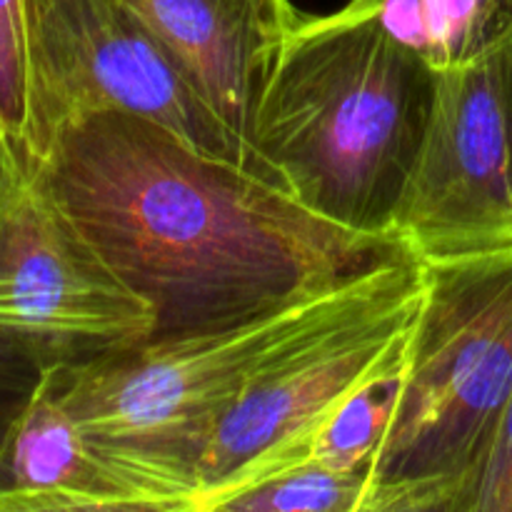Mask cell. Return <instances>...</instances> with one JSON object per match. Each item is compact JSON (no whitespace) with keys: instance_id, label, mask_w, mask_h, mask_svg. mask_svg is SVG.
Returning <instances> with one entry per match:
<instances>
[{"instance_id":"obj_13","label":"cell","mask_w":512,"mask_h":512,"mask_svg":"<svg viewBox=\"0 0 512 512\" xmlns=\"http://www.w3.org/2000/svg\"><path fill=\"white\" fill-rule=\"evenodd\" d=\"M403 365L405 355L353 390L315 435L308 458L340 468H373L398 403Z\"/></svg>"},{"instance_id":"obj_12","label":"cell","mask_w":512,"mask_h":512,"mask_svg":"<svg viewBox=\"0 0 512 512\" xmlns=\"http://www.w3.org/2000/svg\"><path fill=\"white\" fill-rule=\"evenodd\" d=\"M373 468H340L305 458L240 493L218 512H365Z\"/></svg>"},{"instance_id":"obj_17","label":"cell","mask_w":512,"mask_h":512,"mask_svg":"<svg viewBox=\"0 0 512 512\" xmlns=\"http://www.w3.org/2000/svg\"><path fill=\"white\" fill-rule=\"evenodd\" d=\"M25 173H28V170H25L18 150L13 148L8 133H5L3 125H0V198L8 195L10 190L25 178Z\"/></svg>"},{"instance_id":"obj_8","label":"cell","mask_w":512,"mask_h":512,"mask_svg":"<svg viewBox=\"0 0 512 512\" xmlns=\"http://www.w3.org/2000/svg\"><path fill=\"white\" fill-rule=\"evenodd\" d=\"M153 310L25 178L0 198V333L70 365L150 340Z\"/></svg>"},{"instance_id":"obj_4","label":"cell","mask_w":512,"mask_h":512,"mask_svg":"<svg viewBox=\"0 0 512 512\" xmlns=\"http://www.w3.org/2000/svg\"><path fill=\"white\" fill-rule=\"evenodd\" d=\"M420 263L423 300L365 512H458L512 395V245Z\"/></svg>"},{"instance_id":"obj_10","label":"cell","mask_w":512,"mask_h":512,"mask_svg":"<svg viewBox=\"0 0 512 512\" xmlns=\"http://www.w3.org/2000/svg\"><path fill=\"white\" fill-rule=\"evenodd\" d=\"M60 510L150 508L65 408L48 365L0 445V512Z\"/></svg>"},{"instance_id":"obj_2","label":"cell","mask_w":512,"mask_h":512,"mask_svg":"<svg viewBox=\"0 0 512 512\" xmlns=\"http://www.w3.org/2000/svg\"><path fill=\"white\" fill-rule=\"evenodd\" d=\"M438 70L345 5L295 25L255 105L250 170L320 218L395 235Z\"/></svg>"},{"instance_id":"obj_7","label":"cell","mask_w":512,"mask_h":512,"mask_svg":"<svg viewBox=\"0 0 512 512\" xmlns=\"http://www.w3.org/2000/svg\"><path fill=\"white\" fill-rule=\"evenodd\" d=\"M508 35L473 63L438 70L423 143L395 215V235L418 258L512 245Z\"/></svg>"},{"instance_id":"obj_16","label":"cell","mask_w":512,"mask_h":512,"mask_svg":"<svg viewBox=\"0 0 512 512\" xmlns=\"http://www.w3.org/2000/svg\"><path fill=\"white\" fill-rule=\"evenodd\" d=\"M45 365L10 335L0 333V445L15 423Z\"/></svg>"},{"instance_id":"obj_15","label":"cell","mask_w":512,"mask_h":512,"mask_svg":"<svg viewBox=\"0 0 512 512\" xmlns=\"http://www.w3.org/2000/svg\"><path fill=\"white\" fill-rule=\"evenodd\" d=\"M458 512H512V395L493 445Z\"/></svg>"},{"instance_id":"obj_3","label":"cell","mask_w":512,"mask_h":512,"mask_svg":"<svg viewBox=\"0 0 512 512\" xmlns=\"http://www.w3.org/2000/svg\"><path fill=\"white\" fill-rule=\"evenodd\" d=\"M418 260L403 253L370 273L233 328L145 340L85 363L50 365L65 408L150 510L198 512L210 433L258 375L313 335L378 298Z\"/></svg>"},{"instance_id":"obj_1","label":"cell","mask_w":512,"mask_h":512,"mask_svg":"<svg viewBox=\"0 0 512 512\" xmlns=\"http://www.w3.org/2000/svg\"><path fill=\"white\" fill-rule=\"evenodd\" d=\"M28 175L150 305V340L233 328L413 253L120 110L63 125Z\"/></svg>"},{"instance_id":"obj_18","label":"cell","mask_w":512,"mask_h":512,"mask_svg":"<svg viewBox=\"0 0 512 512\" xmlns=\"http://www.w3.org/2000/svg\"><path fill=\"white\" fill-rule=\"evenodd\" d=\"M508 75H510V110H512V30L508 35Z\"/></svg>"},{"instance_id":"obj_5","label":"cell","mask_w":512,"mask_h":512,"mask_svg":"<svg viewBox=\"0 0 512 512\" xmlns=\"http://www.w3.org/2000/svg\"><path fill=\"white\" fill-rule=\"evenodd\" d=\"M423 300L420 258L375 300L270 365L218 420L200 460V508L310 455L315 435L353 390L400 360Z\"/></svg>"},{"instance_id":"obj_11","label":"cell","mask_w":512,"mask_h":512,"mask_svg":"<svg viewBox=\"0 0 512 512\" xmlns=\"http://www.w3.org/2000/svg\"><path fill=\"white\" fill-rule=\"evenodd\" d=\"M433 70L473 63L512 30V0H350Z\"/></svg>"},{"instance_id":"obj_14","label":"cell","mask_w":512,"mask_h":512,"mask_svg":"<svg viewBox=\"0 0 512 512\" xmlns=\"http://www.w3.org/2000/svg\"><path fill=\"white\" fill-rule=\"evenodd\" d=\"M0 125L25 165L33 158L25 0H0Z\"/></svg>"},{"instance_id":"obj_9","label":"cell","mask_w":512,"mask_h":512,"mask_svg":"<svg viewBox=\"0 0 512 512\" xmlns=\"http://www.w3.org/2000/svg\"><path fill=\"white\" fill-rule=\"evenodd\" d=\"M243 148L260 93L300 23L290 0H125ZM250 168V163H248Z\"/></svg>"},{"instance_id":"obj_6","label":"cell","mask_w":512,"mask_h":512,"mask_svg":"<svg viewBox=\"0 0 512 512\" xmlns=\"http://www.w3.org/2000/svg\"><path fill=\"white\" fill-rule=\"evenodd\" d=\"M25 43L30 165L43 158L63 125L120 110L155 120L195 148L248 168L238 140L125 0H25Z\"/></svg>"}]
</instances>
